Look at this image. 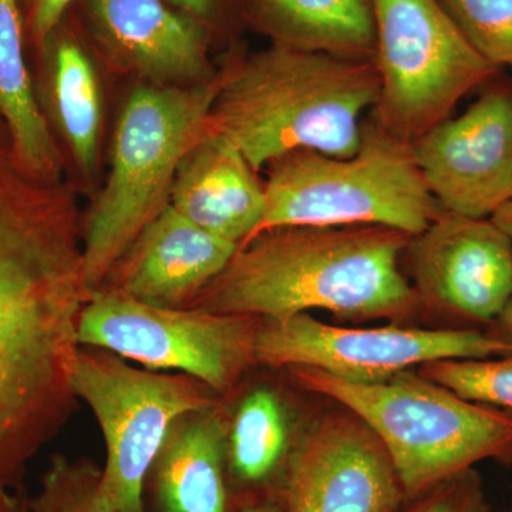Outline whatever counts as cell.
Here are the masks:
<instances>
[{"label":"cell","mask_w":512,"mask_h":512,"mask_svg":"<svg viewBox=\"0 0 512 512\" xmlns=\"http://www.w3.org/2000/svg\"><path fill=\"white\" fill-rule=\"evenodd\" d=\"M417 373L471 402L512 412V353L498 359L439 360Z\"/></svg>","instance_id":"603a6c76"},{"label":"cell","mask_w":512,"mask_h":512,"mask_svg":"<svg viewBox=\"0 0 512 512\" xmlns=\"http://www.w3.org/2000/svg\"><path fill=\"white\" fill-rule=\"evenodd\" d=\"M19 512H23V503H22V507H20V511Z\"/></svg>","instance_id":"1f68e13d"},{"label":"cell","mask_w":512,"mask_h":512,"mask_svg":"<svg viewBox=\"0 0 512 512\" xmlns=\"http://www.w3.org/2000/svg\"><path fill=\"white\" fill-rule=\"evenodd\" d=\"M407 251L420 301L493 323L512 299V241L491 218L443 210Z\"/></svg>","instance_id":"5bb4252c"},{"label":"cell","mask_w":512,"mask_h":512,"mask_svg":"<svg viewBox=\"0 0 512 512\" xmlns=\"http://www.w3.org/2000/svg\"><path fill=\"white\" fill-rule=\"evenodd\" d=\"M238 512H285L282 504L272 500L248 501Z\"/></svg>","instance_id":"f1b7e54d"},{"label":"cell","mask_w":512,"mask_h":512,"mask_svg":"<svg viewBox=\"0 0 512 512\" xmlns=\"http://www.w3.org/2000/svg\"><path fill=\"white\" fill-rule=\"evenodd\" d=\"M22 503L9 491V485L0 484V512H19Z\"/></svg>","instance_id":"f546056e"},{"label":"cell","mask_w":512,"mask_h":512,"mask_svg":"<svg viewBox=\"0 0 512 512\" xmlns=\"http://www.w3.org/2000/svg\"><path fill=\"white\" fill-rule=\"evenodd\" d=\"M261 320L195 308H165L123 293L94 292L79 320V345L106 350L148 370H175L227 394L255 365Z\"/></svg>","instance_id":"9c48e42d"},{"label":"cell","mask_w":512,"mask_h":512,"mask_svg":"<svg viewBox=\"0 0 512 512\" xmlns=\"http://www.w3.org/2000/svg\"><path fill=\"white\" fill-rule=\"evenodd\" d=\"M32 55L40 110L64 157L82 183L92 187L99 174L106 100L101 62L72 10Z\"/></svg>","instance_id":"9a60e30c"},{"label":"cell","mask_w":512,"mask_h":512,"mask_svg":"<svg viewBox=\"0 0 512 512\" xmlns=\"http://www.w3.org/2000/svg\"><path fill=\"white\" fill-rule=\"evenodd\" d=\"M420 497L407 512H488L483 485L474 470L464 471Z\"/></svg>","instance_id":"d4e9b609"},{"label":"cell","mask_w":512,"mask_h":512,"mask_svg":"<svg viewBox=\"0 0 512 512\" xmlns=\"http://www.w3.org/2000/svg\"><path fill=\"white\" fill-rule=\"evenodd\" d=\"M174 8L187 13L207 26L212 36L221 35L231 22V16L239 12V0H167Z\"/></svg>","instance_id":"4316f807"},{"label":"cell","mask_w":512,"mask_h":512,"mask_svg":"<svg viewBox=\"0 0 512 512\" xmlns=\"http://www.w3.org/2000/svg\"><path fill=\"white\" fill-rule=\"evenodd\" d=\"M90 293L72 183H45L0 146V484L69 419Z\"/></svg>","instance_id":"6da1fadb"},{"label":"cell","mask_w":512,"mask_h":512,"mask_svg":"<svg viewBox=\"0 0 512 512\" xmlns=\"http://www.w3.org/2000/svg\"><path fill=\"white\" fill-rule=\"evenodd\" d=\"M404 497L382 443L350 412L313 424L286 461L285 512H399Z\"/></svg>","instance_id":"4fadbf2b"},{"label":"cell","mask_w":512,"mask_h":512,"mask_svg":"<svg viewBox=\"0 0 512 512\" xmlns=\"http://www.w3.org/2000/svg\"><path fill=\"white\" fill-rule=\"evenodd\" d=\"M228 429L220 404L174 424L151 470L161 512H229Z\"/></svg>","instance_id":"ac0fdd59"},{"label":"cell","mask_w":512,"mask_h":512,"mask_svg":"<svg viewBox=\"0 0 512 512\" xmlns=\"http://www.w3.org/2000/svg\"><path fill=\"white\" fill-rule=\"evenodd\" d=\"M380 79L377 123L413 143L495 72L441 0H370Z\"/></svg>","instance_id":"ba28073f"},{"label":"cell","mask_w":512,"mask_h":512,"mask_svg":"<svg viewBox=\"0 0 512 512\" xmlns=\"http://www.w3.org/2000/svg\"><path fill=\"white\" fill-rule=\"evenodd\" d=\"M288 437L279 397L269 389L249 393L229 423L227 457L232 474L249 485L271 480L284 464Z\"/></svg>","instance_id":"44dd1931"},{"label":"cell","mask_w":512,"mask_h":512,"mask_svg":"<svg viewBox=\"0 0 512 512\" xmlns=\"http://www.w3.org/2000/svg\"><path fill=\"white\" fill-rule=\"evenodd\" d=\"M72 12L100 62L140 84L191 87L218 74L210 29L167 0H79Z\"/></svg>","instance_id":"7c38bea8"},{"label":"cell","mask_w":512,"mask_h":512,"mask_svg":"<svg viewBox=\"0 0 512 512\" xmlns=\"http://www.w3.org/2000/svg\"><path fill=\"white\" fill-rule=\"evenodd\" d=\"M0 146L9 147V134L6 130L5 124L0 120Z\"/></svg>","instance_id":"4dcf8cb0"},{"label":"cell","mask_w":512,"mask_h":512,"mask_svg":"<svg viewBox=\"0 0 512 512\" xmlns=\"http://www.w3.org/2000/svg\"><path fill=\"white\" fill-rule=\"evenodd\" d=\"M491 220H493L498 227L503 229L505 234H507L512 241V201L503 205L500 210L495 212ZM491 325H493V330H491L493 335L512 343V299L510 303L505 306L503 313H501Z\"/></svg>","instance_id":"83f0119b"},{"label":"cell","mask_w":512,"mask_h":512,"mask_svg":"<svg viewBox=\"0 0 512 512\" xmlns=\"http://www.w3.org/2000/svg\"><path fill=\"white\" fill-rule=\"evenodd\" d=\"M171 207L215 237L247 242L265 212V187L227 137L208 128L175 174Z\"/></svg>","instance_id":"e0dca14e"},{"label":"cell","mask_w":512,"mask_h":512,"mask_svg":"<svg viewBox=\"0 0 512 512\" xmlns=\"http://www.w3.org/2000/svg\"><path fill=\"white\" fill-rule=\"evenodd\" d=\"M308 392L335 400L376 434L406 497H420L485 460L512 461V412L471 402L419 373L355 383L291 367Z\"/></svg>","instance_id":"5b68a950"},{"label":"cell","mask_w":512,"mask_h":512,"mask_svg":"<svg viewBox=\"0 0 512 512\" xmlns=\"http://www.w3.org/2000/svg\"><path fill=\"white\" fill-rule=\"evenodd\" d=\"M0 120L26 173L45 183L66 180V157L37 103L19 0H0Z\"/></svg>","instance_id":"ffe728a7"},{"label":"cell","mask_w":512,"mask_h":512,"mask_svg":"<svg viewBox=\"0 0 512 512\" xmlns=\"http://www.w3.org/2000/svg\"><path fill=\"white\" fill-rule=\"evenodd\" d=\"M23 512H116L101 490V468L92 461L56 456Z\"/></svg>","instance_id":"7402d4cb"},{"label":"cell","mask_w":512,"mask_h":512,"mask_svg":"<svg viewBox=\"0 0 512 512\" xmlns=\"http://www.w3.org/2000/svg\"><path fill=\"white\" fill-rule=\"evenodd\" d=\"M471 46L494 69L512 67V0H441Z\"/></svg>","instance_id":"cb8c5ba5"},{"label":"cell","mask_w":512,"mask_h":512,"mask_svg":"<svg viewBox=\"0 0 512 512\" xmlns=\"http://www.w3.org/2000/svg\"><path fill=\"white\" fill-rule=\"evenodd\" d=\"M79 0H19L28 56L42 45Z\"/></svg>","instance_id":"484cf974"},{"label":"cell","mask_w":512,"mask_h":512,"mask_svg":"<svg viewBox=\"0 0 512 512\" xmlns=\"http://www.w3.org/2000/svg\"><path fill=\"white\" fill-rule=\"evenodd\" d=\"M512 343L491 332L380 326L343 328L308 313L261 320L255 360L271 367H312L355 383H376L439 360L511 355Z\"/></svg>","instance_id":"30bf717a"},{"label":"cell","mask_w":512,"mask_h":512,"mask_svg":"<svg viewBox=\"0 0 512 512\" xmlns=\"http://www.w3.org/2000/svg\"><path fill=\"white\" fill-rule=\"evenodd\" d=\"M222 83L191 87L138 83L114 127L106 181L82 222L84 279L97 292L137 235L170 207L178 165L210 128Z\"/></svg>","instance_id":"277c9868"},{"label":"cell","mask_w":512,"mask_h":512,"mask_svg":"<svg viewBox=\"0 0 512 512\" xmlns=\"http://www.w3.org/2000/svg\"><path fill=\"white\" fill-rule=\"evenodd\" d=\"M268 167L264 217L251 238L275 228L348 225H379L416 237L443 211L424 183L412 143L379 123L363 126L355 156L302 150Z\"/></svg>","instance_id":"8992f818"},{"label":"cell","mask_w":512,"mask_h":512,"mask_svg":"<svg viewBox=\"0 0 512 512\" xmlns=\"http://www.w3.org/2000/svg\"><path fill=\"white\" fill-rule=\"evenodd\" d=\"M74 396L92 410L106 443L101 490L116 512H144V490L174 424L217 406V393L194 377L127 365L106 350H77Z\"/></svg>","instance_id":"52a82bcc"},{"label":"cell","mask_w":512,"mask_h":512,"mask_svg":"<svg viewBox=\"0 0 512 512\" xmlns=\"http://www.w3.org/2000/svg\"><path fill=\"white\" fill-rule=\"evenodd\" d=\"M237 245L167 207L111 269L101 289L165 308H184L224 271Z\"/></svg>","instance_id":"2e32d148"},{"label":"cell","mask_w":512,"mask_h":512,"mask_svg":"<svg viewBox=\"0 0 512 512\" xmlns=\"http://www.w3.org/2000/svg\"><path fill=\"white\" fill-rule=\"evenodd\" d=\"M412 238L379 225L269 229L239 245L184 308L259 320L309 311L350 320L403 318L421 302L399 268Z\"/></svg>","instance_id":"7a4b0ae2"},{"label":"cell","mask_w":512,"mask_h":512,"mask_svg":"<svg viewBox=\"0 0 512 512\" xmlns=\"http://www.w3.org/2000/svg\"><path fill=\"white\" fill-rule=\"evenodd\" d=\"M379 97L373 60L271 45L222 69L210 128L255 171L302 150L349 158L362 141V114Z\"/></svg>","instance_id":"3957f363"},{"label":"cell","mask_w":512,"mask_h":512,"mask_svg":"<svg viewBox=\"0 0 512 512\" xmlns=\"http://www.w3.org/2000/svg\"><path fill=\"white\" fill-rule=\"evenodd\" d=\"M239 12L272 45L342 59H375L370 0H239Z\"/></svg>","instance_id":"d6986e66"},{"label":"cell","mask_w":512,"mask_h":512,"mask_svg":"<svg viewBox=\"0 0 512 512\" xmlns=\"http://www.w3.org/2000/svg\"><path fill=\"white\" fill-rule=\"evenodd\" d=\"M412 148L424 183L444 211L493 217L512 201V90L491 87Z\"/></svg>","instance_id":"8fae6325"}]
</instances>
